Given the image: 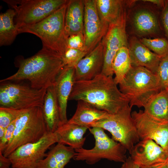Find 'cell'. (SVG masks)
Masks as SVG:
<instances>
[{"label": "cell", "instance_id": "obj_36", "mask_svg": "<svg viewBox=\"0 0 168 168\" xmlns=\"http://www.w3.org/2000/svg\"><path fill=\"white\" fill-rule=\"evenodd\" d=\"M120 168H140L132 160L130 156L127 158L125 161L123 163Z\"/></svg>", "mask_w": 168, "mask_h": 168}, {"label": "cell", "instance_id": "obj_29", "mask_svg": "<svg viewBox=\"0 0 168 168\" xmlns=\"http://www.w3.org/2000/svg\"><path fill=\"white\" fill-rule=\"evenodd\" d=\"M87 54L85 51L68 48L62 56L64 67H75Z\"/></svg>", "mask_w": 168, "mask_h": 168}, {"label": "cell", "instance_id": "obj_19", "mask_svg": "<svg viewBox=\"0 0 168 168\" xmlns=\"http://www.w3.org/2000/svg\"><path fill=\"white\" fill-rule=\"evenodd\" d=\"M41 108L48 132L55 133L62 124L54 85L47 89Z\"/></svg>", "mask_w": 168, "mask_h": 168}, {"label": "cell", "instance_id": "obj_26", "mask_svg": "<svg viewBox=\"0 0 168 168\" xmlns=\"http://www.w3.org/2000/svg\"><path fill=\"white\" fill-rule=\"evenodd\" d=\"M16 13L9 9L0 15V46L11 44L18 34L19 31L14 21Z\"/></svg>", "mask_w": 168, "mask_h": 168}, {"label": "cell", "instance_id": "obj_39", "mask_svg": "<svg viewBox=\"0 0 168 168\" xmlns=\"http://www.w3.org/2000/svg\"><path fill=\"white\" fill-rule=\"evenodd\" d=\"M156 168H168V162Z\"/></svg>", "mask_w": 168, "mask_h": 168}, {"label": "cell", "instance_id": "obj_14", "mask_svg": "<svg viewBox=\"0 0 168 168\" xmlns=\"http://www.w3.org/2000/svg\"><path fill=\"white\" fill-rule=\"evenodd\" d=\"M129 152L140 168H156L168 162V152L151 139L140 141Z\"/></svg>", "mask_w": 168, "mask_h": 168}, {"label": "cell", "instance_id": "obj_35", "mask_svg": "<svg viewBox=\"0 0 168 168\" xmlns=\"http://www.w3.org/2000/svg\"><path fill=\"white\" fill-rule=\"evenodd\" d=\"M12 163L8 157L5 156L0 152V168H10Z\"/></svg>", "mask_w": 168, "mask_h": 168}, {"label": "cell", "instance_id": "obj_7", "mask_svg": "<svg viewBox=\"0 0 168 168\" xmlns=\"http://www.w3.org/2000/svg\"><path fill=\"white\" fill-rule=\"evenodd\" d=\"M0 82V107L17 110L42 107L47 89L35 88L21 82Z\"/></svg>", "mask_w": 168, "mask_h": 168}, {"label": "cell", "instance_id": "obj_15", "mask_svg": "<svg viewBox=\"0 0 168 168\" xmlns=\"http://www.w3.org/2000/svg\"><path fill=\"white\" fill-rule=\"evenodd\" d=\"M104 63L103 47L100 42L75 67V82L89 80L101 73Z\"/></svg>", "mask_w": 168, "mask_h": 168}, {"label": "cell", "instance_id": "obj_22", "mask_svg": "<svg viewBox=\"0 0 168 168\" xmlns=\"http://www.w3.org/2000/svg\"><path fill=\"white\" fill-rule=\"evenodd\" d=\"M110 114L85 101L78 100L74 114L68 122L89 128L91 124L108 118Z\"/></svg>", "mask_w": 168, "mask_h": 168}, {"label": "cell", "instance_id": "obj_28", "mask_svg": "<svg viewBox=\"0 0 168 168\" xmlns=\"http://www.w3.org/2000/svg\"><path fill=\"white\" fill-rule=\"evenodd\" d=\"M141 42L150 50L162 58L168 55V40L164 38H142Z\"/></svg>", "mask_w": 168, "mask_h": 168}, {"label": "cell", "instance_id": "obj_24", "mask_svg": "<svg viewBox=\"0 0 168 168\" xmlns=\"http://www.w3.org/2000/svg\"><path fill=\"white\" fill-rule=\"evenodd\" d=\"M99 16L103 21L109 25L116 21L126 6L125 1L95 0Z\"/></svg>", "mask_w": 168, "mask_h": 168}, {"label": "cell", "instance_id": "obj_30", "mask_svg": "<svg viewBox=\"0 0 168 168\" xmlns=\"http://www.w3.org/2000/svg\"><path fill=\"white\" fill-rule=\"evenodd\" d=\"M25 110L0 107V127L7 128L16 120Z\"/></svg>", "mask_w": 168, "mask_h": 168}, {"label": "cell", "instance_id": "obj_10", "mask_svg": "<svg viewBox=\"0 0 168 168\" xmlns=\"http://www.w3.org/2000/svg\"><path fill=\"white\" fill-rule=\"evenodd\" d=\"M126 6L119 19L109 25L108 30L101 42L103 47L104 63L101 73L106 76L114 74L112 63L118 51L122 47H128L126 32Z\"/></svg>", "mask_w": 168, "mask_h": 168}, {"label": "cell", "instance_id": "obj_17", "mask_svg": "<svg viewBox=\"0 0 168 168\" xmlns=\"http://www.w3.org/2000/svg\"><path fill=\"white\" fill-rule=\"evenodd\" d=\"M75 67H64L57 77L54 87L59 108L61 124L67 123V103L75 82Z\"/></svg>", "mask_w": 168, "mask_h": 168}, {"label": "cell", "instance_id": "obj_34", "mask_svg": "<svg viewBox=\"0 0 168 168\" xmlns=\"http://www.w3.org/2000/svg\"><path fill=\"white\" fill-rule=\"evenodd\" d=\"M162 21L165 35L168 40V1L165 2L162 13Z\"/></svg>", "mask_w": 168, "mask_h": 168}, {"label": "cell", "instance_id": "obj_13", "mask_svg": "<svg viewBox=\"0 0 168 168\" xmlns=\"http://www.w3.org/2000/svg\"><path fill=\"white\" fill-rule=\"evenodd\" d=\"M83 2L85 50L88 54L101 41L108 30L109 24L100 19L95 0H84Z\"/></svg>", "mask_w": 168, "mask_h": 168}, {"label": "cell", "instance_id": "obj_21", "mask_svg": "<svg viewBox=\"0 0 168 168\" xmlns=\"http://www.w3.org/2000/svg\"><path fill=\"white\" fill-rule=\"evenodd\" d=\"M84 6L83 0H69L67 3L65 29L67 36L83 34Z\"/></svg>", "mask_w": 168, "mask_h": 168}, {"label": "cell", "instance_id": "obj_8", "mask_svg": "<svg viewBox=\"0 0 168 168\" xmlns=\"http://www.w3.org/2000/svg\"><path fill=\"white\" fill-rule=\"evenodd\" d=\"M15 11L18 30L35 24L66 4L67 0H3Z\"/></svg>", "mask_w": 168, "mask_h": 168}, {"label": "cell", "instance_id": "obj_31", "mask_svg": "<svg viewBox=\"0 0 168 168\" xmlns=\"http://www.w3.org/2000/svg\"><path fill=\"white\" fill-rule=\"evenodd\" d=\"M156 74L161 90H168V55L162 58Z\"/></svg>", "mask_w": 168, "mask_h": 168}, {"label": "cell", "instance_id": "obj_1", "mask_svg": "<svg viewBox=\"0 0 168 168\" xmlns=\"http://www.w3.org/2000/svg\"><path fill=\"white\" fill-rule=\"evenodd\" d=\"M113 76L101 73L93 79L74 82L69 100H82L110 114L129 105Z\"/></svg>", "mask_w": 168, "mask_h": 168}, {"label": "cell", "instance_id": "obj_33", "mask_svg": "<svg viewBox=\"0 0 168 168\" xmlns=\"http://www.w3.org/2000/svg\"><path fill=\"white\" fill-rule=\"evenodd\" d=\"M15 121L12 122L6 128L4 136L2 139L0 140V152L2 153L7 147L12 138L15 128Z\"/></svg>", "mask_w": 168, "mask_h": 168}, {"label": "cell", "instance_id": "obj_25", "mask_svg": "<svg viewBox=\"0 0 168 168\" xmlns=\"http://www.w3.org/2000/svg\"><path fill=\"white\" fill-rule=\"evenodd\" d=\"M144 112L156 119L168 121V90H161L143 107Z\"/></svg>", "mask_w": 168, "mask_h": 168}, {"label": "cell", "instance_id": "obj_6", "mask_svg": "<svg viewBox=\"0 0 168 168\" xmlns=\"http://www.w3.org/2000/svg\"><path fill=\"white\" fill-rule=\"evenodd\" d=\"M88 129L95 138V146L90 149L82 147L75 150L74 160L84 161L91 165L102 159L122 163L125 161L127 150L122 145L110 138L101 128L93 127Z\"/></svg>", "mask_w": 168, "mask_h": 168}, {"label": "cell", "instance_id": "obj_38", "mask_svg": "<svg viewBox=\"0 0 168 168\" xmlns=\"http://www.w3.org/2000/svg\"><path fill=\"white\" fill-rule=\"evenodd\" d=\"M6 128L0 127V140H1L4 136Z\"/></svg>", "mask_w": 168, "mask_h": 168}, {"label": "cell", "instance_id": "obj_2", "mask_svg": "<svg viewBox=\"0 0 168 168\" xmlns=\"http://www.w3.org/2000/svg\"><path fill=\"white\" fill-rule=\"evenodd\" d=\"M17 67L16 73L0 82L26 81L32 87L40 89L54 86L64 66L60 55L43 46L33 56L19 60Z\"/></svg>", "mask_w": 168, "mask_h": 168}, {"label": "cell", "instance_id": "obj_16", "mask_svg": "<svg viewBox=\"0 0 168 168\" xmlns=\"http://www.w3.org/2000/svg\"><path fill=\"white\" fill-rule=\"evenodd\" d=\"M128 49L132 67H144L156 74L162 57L151 51L135 36L130 38Z\"/></svg>", "mask_w": 168, "mask_h": 168}, {"label": "cell", "instance_id": "obj_32", "mask_svg": "<svg viewBox=\"0 0 168 168\" xmlns=\"http://www.w3.org/2000/svg\"><path fill=\"white\" fill-rule=\"evenodd\" d=\"M67 48L85 51L83 34H79L69 36L67 40Z\"/></svg>", "mask_w": 168, "mask_h": 168}, {"label": "cell", "instance_id": "obj_4", "mask_svg": "<svg viewBox=\"0 0 168 168\" xmlns=\"http://www.w3.org/2000/svg\"><path fill=\"white\" fill-rule=\"evenodd\" d=\"M67 3L41 21L19 29V34L35 35L41 40L43 46L62 56L67 48L65 29Z\"/></svg>", "mask_w": 168, "mask_h": 168}, {"label": "cell", "instance_id": "obj_27", "mask_svg": "<svg viewBox=\"0 0 168 168\" xmlns=\"http://www.w3.org/2000/svg\"><path fill=\"white\" fill-rule=\"evenodd\" d=\"M128 47H123L117 53L112 63L115 83L119 84L132 67Z\"/></svg>", "mask_w": 168, "mask_h": 168}, {"label": "cell", "instance_id": "obj_11", "mask_svg": "<svg viewBox=\"0 0 168 168\" xmlns=\"http://www.w3.org/2000/svg\"><path fill=\"white\" fill-rule=\"evenodd\" d=\"M58 142L55 133L48 132L37 142L20 146L7 157L13 168H36L39 162L47 156V150Z\"/></svg>", "mask_w": 168, "mask_h": 168}, {"label": "cell", "instance_id": "obj_9", "mask_svg": "<svg viewBox=\"0 0 168 168\" xmlns=\"http://www.w3.org/2000/svg\"><path fill=\"white\" fill-rule=\"evenodd\" d=\"M128 105L106 119L91 124L89 128L98 127L110 132L112 138L127 150L130 151L140 141Z\"/></svg>", "mask_w": 168, "mask_h": 168}, {"label": "cell", "instance_id": "obj_3", "mask_svg": "<svg viewBox=\"0 0 168 168\" xmlns=\"http://www.w3.org/2000/svg\"><path fill=\"white\" fill-rule=\"evenodd\" d=\"M119 89L132 108L143 107L149 100L161 90L156 74L143 67H132L119 84Z\"/></svg>", "mask_w": 168, "mask_h": 168}, {"label": "cell", "instance_id": "obj_23", "mask_svg": "<svg viewBox=\"0 0 168 168\" xmlns=\"http://www.w3.org/2000/svg\"><path fill=\"white\" fill-rule=\"evenodd\" d=\"M75 154L72 148L57 143L39 162L36 168H64Z\"/></svg>", "mask_w": 168, "mask_h": 168}, {"label": "cell", "instance_id": "obj_37", "mask_svg": "<svg viewBox=\"0 0 168 168\" xmlns=\"http://www.w3.org/2000/svg\"><path fill=\"white\" fill-rule=\"evenodd\" d=\"M142 1L152 3L158 6L163 7L165 2V1L161 0H145Z\"/></svg>", "mask_w": 168, "mask_h": 168}, {"label": "cell", "instance_id": "obj_12", "mask_svg": "<svg viewBox=\"0 0 168 168\" xmlns=\"http://www.w3.org/2000/svg\"><path fill=\"white\" fill-rule=\"evenodd\" d=\"M131 116L140 139H152L168 152V121L153 118L141 110L132 112Z\"/></svg>", "mask_w": 168, "mask_h": 168}, {"label": "cell", "instance_id": "obj_18", "mask_svg": "<svg viewBox=\"0 0 168 168\" xmlns=\"http://www.w3.org/2000/svg\"><path fill=\"white\" fill-rule=\"evenodd\" d=\"M131 24L136 34L142 38L154 35L159 31L157 16L149 9L142 8L136 11L133 15Z\"/></svg>", "mask_w": 168, "mask_h": 168}, {"label": "cell", "instance_id": "obj_20", "mask_svg": "<svg viewBox=\"0 0 168 168\" xmlns=\"http://www.w3.org/2000/svg\"><path fill=\"white\" fill-rule=\"evenodd\" d=\"M88 128L68 122L62 124L55 132L57 143L68 145L75 150L82 148L86 139L84 135Z\"/></svg>", "mask_w": 168, "mask_h": 168}, {"label": "cell", "instance_id": "obj_5", "mask_svg": "<svg viewBox=\"0 0 168 168\" xmlns=\"http://www.w3.org/2000/svg\"><path fill=\"white\" fill-rule=\"evenodd\" d=\"M48 133L41 107L25 109L16 120L12 138L2 153L7 157L19 147L37 142Z\"/></svg>", "mask_w": 168, "mask_h": 168}]
</instances>
